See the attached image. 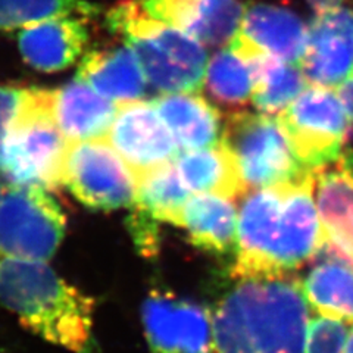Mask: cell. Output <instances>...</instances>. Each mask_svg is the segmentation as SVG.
Instances as JSON below:
<instances>
[{"mask_svg": "<svg viewBox=\"0 0 353 353\" xmlns=\"http://www.w3.org/2000/svg\"><path fill=\"white\" fill-rule=\"evenodd\" d=\"M236 280L212 316L216 353H305L303 285L289 272Z\"/></svg>", "mask_w": 353, "mask_h": 353, "instance_id": "cell-1", "label": "cell"}, {"mask_svg": "<svg viewBox=\"0 0 353 353\" xmlns=\"http://www.w3.org/2000/svg\"><path fill=\"white\" fill-rule=\"evenodd\" d=\"M0 305L48 343L93 353L94 299L48 262L0 256Z\"/></svg>", "mask_w": 353, "mask_h": 353, "instance_id": "cell-2", "label": "cell"}, {"mask_svg": "<svg viewBox=\"0 0 353 353\" xmlns=\"http://www.w3.org/2000/svg\"><path fill=\"white\" fill-rule=\"evenodd\" d=\"M109 28L123 36L137 54L146 80L162 93L201 90L206 74L202 43L170 24L145 0H124L108 10Z\"/></svg>", "mask_w": 353, "mask_h": 353, "instance_id": "cell-3", "label": "cell"}, {"mask_svg": "<svg viewBox=\"0 0 353 353\" xmlns=\"http://www.w3.org/2000/svg\"><path fill=\"white\" fill-rule=\"evenodd\" d=\"M68 145L54 118L53 90L31 87L24 109L5 139L0 176L12 185L57 190L62 185Z\"/></svg>", "mask_w": 353, "mask_h": 353, "instance_id": "cell-4", "label": "cell"}, {"mask_svg": "<svg viewBox=\"0 0 353 353\" xmlns=\"http://www.w3.org/2000/svg\"><path fill=\"white\" fill-rule=\"evenodd\" d=\"M221 141L236 157L248 190L290 183L306 174H316L307 172L297 161L279 117L233 110L224 121Z\"/></svg>", "mask_w": 353, "mask_h": 353, "instance_id": "cell-5", "label": "cell"}, {"mask_svg": "<svg viewBox=\"0 0 353 353\" xmlns=\"http://www.w3.org/2000/svg\"><path fill=\"white\" fill-rule=\"evenodd\" d=\"M279 119L307 172L337 163L353 124L339 93L321 85L306 87Z\"/></svg>", "mask_w": 353, "mask_h": 353, "instance_id": "cell-6", "label": "cell"}, {"mask_svg": "<svg viewBox=\"0 0 353 353\" xmlns=\"http://www.w3.org/2000/svg\"><path fill=\"white\" fill-rule=\"evenodd\" d=\"M66 218L50 192L8 184L0 196V256L49 262L65 237Z\"/></svg>", "mask_w": 353, "mask_h": 353, "instance_id": "cell-7", "label": "cell"}, {"mask_svg": "<svg viewBox=\"0 0 353 353\" xmlns=\"http://www.w3.org/2000/svg\"><path fill=\"white\" fill-rule=\"evenodd\" d=\"M62 185L94 211L132 206L137 193L134 174L106 139L70 143Z\"/></svg>", "mask_w": 353, "mask_h": 353, "instance_id": "cell-8", "label": "cell"}, {"mask_svg": "<svg viewBox=\"0 0 353 353\" xmlns=\"http://www.w3.org/2000/svg\"><path fill=\"white\" fill-rule=\"evenodd\" d=\"M153 353H212V318L206 309L168 292H152L141 307Z\"/></svg>", "mask_w": 353, "mask_h": 353, "instance_id": "cell-9", "label": "cell"}, {"mask_svg": "<svg viewBox=\"0 0 353 353\" xmlns=\"http://www.w3.org/2000/svg\"><path fill=\"white\" fill-rule=\"evenodd\" d=\"M136 180L179 158L180 149L152 102L119 105L106 136Z\"/></svg>", "mask_w": 353, "mask_h": 353, "instance_id": "cell-10", "label": "cell"}, {"mask_svg": "<svg viewBox=\"0 0 353 353\" xmlns=\"http://www.w3.org/2000/svg\"><path fill=\"white\" fill-rule=\"evenodd\" d=\"M307 30L301 62L307 84L337 88L353 72V10L340 6L318 14Z\"/></svg>", "mask_w": 353, "mask_h": 353, "instance_id": "cell-11", "label": "cell"}, {"mask_svg": "<svg viewBox=\"0 0 353 353\" xmlns=\"http://www.w3.org/2000/svg\"><path fill=\"white\" fill-rule=\"evenodd\" d=\"M83 17L62 15L21 28L18 48L30 66L43 72H57L79 59L88 41Z\"/></svg>", "mask_w": 353, "mask_h": 353, "instance_id": "cell-12", "label": "cell"}, {"mask_svg": "<svg viewBox=\"0 0 353 353\" xmlns=\"http://www.w3.org/2000/svg\"><path fill=\"white\" fill-rule=\"evenodd\" d=\"M303 281L309 306L318 314L353 323V253L325 239Z\"/></svg>", "mask_w": 353, "mask_h": 353, "instance_id": "cell-13", "label": "cell"}, {"mask_svg": "<svg viewBox=\"0 0 353 353\" xmlns=\"http://www.w3.org/2000/svg\"><path fill=\"white\" fill-rule=\"evenodd\" d=\"M154 14L201 43L223 46L237 34L243 18L239 0H145Z\"/></svg>", "mask_w": 353, "mask_h": 353, "instance_id": "cell-14", "label": "cell"}, {"mask_svg": "<svg viewBox=\"0 0 353 353\" xmlns=\"http://www.w3.org/2000/svg\"><path fill=\"white\" fill-rule=\"evenodd\" d=\"M307 32L305 22L293 10L277 5L255 3L243 14L237 36L252 48L301 66Z\"/></svg>", "mask_w": 353, "mask_h": 353, "instance_id": "cell-15", "label": "cell"}, {"mask_svg": "<svg viewBox=\"0 0 353 353\" xmlns=\"http://www.w3.org/2000/svg\"><path fill=\"white\" fill-rule=\"evenodd\" d=\"M75 79L117 105L140 101L148 81L137 54L127 43L85 53Z\"/></svg>", "mask_w": 353, "mask_h": 353, "instance_id": "cell-16", "label": "cell"}, {"mask_svg": "<svg viewBox=\"0 0 353 353\" xmlns=\"http://www.w3.org/2000/svg\"><path fill=\"white\" fill-rule=\"evenodd\" d=\"M228 46L250 65L253 79L252 102L261 114L279 117L307 87V80L299 65L252 48L237 34Z\"/></svg>", "mask_w": 353, "mask_h": 353, "instance_id": "cell-17", "label": "cell"}, {"mask_svg": "<svg viewBox=\"0 0 353 353\" xmlns=\"http://www.w3.org/2000/svg\"><path fill=\"white\" fill-rule=\"evenodd\" d=\"M118 108L79 79L53 90L54 118L70 143L106 139Z\"/></svg>", "mask_w": 353, "mask_h": 353, "instance_id": "cell-18", "label": "cell"}, {"mask_svg": "<svg viewBox=\"0 0 353 353\" xmlns=\"http://www.w3.org/2000/svg\"><path fill=\"white\" fill-rule=\"evenodd\" d=\"M180 150L214 146L223 136L219 110L194 93H167L152 101Z\"/></svg>", "mask_w": 353, "mask_h": 353, "instance_id": "cell-19", "label": "cell"}, {"mask_svg": "<svg viewBox=\"0 0 353 353\" xmlns=\"http://www.w3.org/2000/svg\"><path fill=\"white\" fill-rule=\"evenodd\" d=\"M237 208L233 199L196 193L187 201L179 227L184 228L194 246L228 255L237 248Z\"/></svg>", "mask_w": 353, "mask_h": 353, "instance_id": "cell-20", "label": "cell"}, {"mask_svg": "<svg viewBox=\"0 0 353 353\" xmlns=\"http://www.w3.org/2000/svg\"><path fill=\"white\" fill-rule=\"evenodd\" d=\"M175 162L176 171L190 192L233 201L248 192L236 157L221 140L214 146L185 152Z\"/></svg>", "mask_w": 353, "mask_h": 353, "instance_id": "cell-21", "label": "cell"}, {"mask_svg": "<svg viewBox=\"0 0 353 353\" xmlns=\"http://www.w3.org/2000/svg\"><path fill=\"white\" fill-rule=\"evenodd\" d=\"M315 187L325 239L353 253V174L337 162L316 172Z\"/></svg>", "mask_w": 353, "mask_h": 353, "instance_id": "cell-22", "label": "cell"}, {"mask_svg": "<svg viewBox=\"0 0 353 353\" xmlns=\"http://www.w3.org/2000/svg\"><path fill=\"white\" fill-rule=\"evenodd\" d=\"M189 197L190 190L183 183L174 162H170L140 176L132 206L146 212L158 223L179 225Z\"/></svg>", "mask_w": 353, "mask_h": 353, "instance_id": "cell-23", "label": "cell"}, {"mask_svg": "<svg viewBox=\"0 0 353 353\" xmlns=\"http://www.w3.org/2000/svg\"><path fill=\"white\" fill-rule=\"evenodd\" d=\"M211 97L228 108H240L252 97L249 62L230 46L219 50L206 66L205 83Z\"/></svg>", "mask_w": 353, "mask_h": 353, "instance_id": "cell-24", "label": "cell"}, {"mask_svg": "<svg viewBox=\"0 0 353 353\" xmlns=\"http://www.w3.org/2000/svg\"><path fill=\"white\" fill-rule=\"evenodd\" d=\"M97 14L99 8L87 0H0V30L26 28L53 17L93 18Z\"/></svg>", "mask_w": 353, "mask_h": 353, "instance_id": "cell-25", "label": "cell"}, {"mask_svg": "<svg viewBox=\"0 0 353 353\" xmlns=\"http://www.w3.org/2000/svg\"><path fill=\"white\" fill-rule=\"evenodd\" d=\"M347 334L343 319L319 314L309 321L305 353H343Z\"/></svg>", "mask_w": 353, "mask_h": 353, "instance_id": "cell-26", "label": "cell"}, {"mask_svg": "<svg viewBox=\"0 0 353 353\" xmlns=\"http://www.w3.org/2000/svg\"><path fill=\"white\" fill-rule=\"evenodd\" d=\"M30 92L31 87L0 85V154L9 130L15 124L28 101Z\"/></svg>", "mask_w": 353, "mask_h": 353, "instance_id": "cell-27", "label": "cell"}, {"mask_svg": "<svg viewBox=\"0 0 353 353\" xmlns=\"http://www.w3.org/2000/svg\"><path fill=\"white\" fill-rule=\"evenodd\" d=\"M128 230L134 240L136 246L140 249L141 255L153 256L158 250V221L149 216L146 212L140 211L139 208L131 206L128 216Z\"/></svg>", "mask_w": 353, "mask_h": 353, "instance_id": "cell-28", "label": "cell"}, {"mask_svg": "<svg viewBox=\"0 0 353 353\" xmlns=\"http://www.w3.org/2000/svg\"><path fill=\"white\" fill-rule=\"evenodd\" d=\"M337 93L343 102L347 114L353 123V72L347 77V79L337 87Z\"/></svg>", "mask_w": 353, "mask_h": 353, "instance_id": "cell-29", "label": "cell"}, {"mask_svg": "<svg viewBox=\"0 0 353 353\" xmlns=\"http://www.w3.org/2000/svg\"><path fill=\"white\" fill-rule=\"evenodd\" d=\"M345 0H307V3L312 6V9L318 14L328 12V10H333L341 6Z\"/></svg>", "mask_w": 353, "mask_h": 353, "instance_id": "cell-30", "label": "cell"}, {"mask_svg": "<svg viewBox=\"0 0 353 353\" xmlns=\"http://www.w3.org/2000/svg\"><path fill=\"white\" fill-rule=\"evenodd\" d=\"M337 162L341 165V167L353 174V152L352 150H345Z\"/></svg>", "mask_w": 353, "mask_h": 353, "instance_id": "cell-31", "label": "cell"}, {"mask_svg": "<svg viewBox=\"0 0 353 353\" xmlns=\"http://www.w3.org/2000/svg\"><path fill=\"white\" fill-rule=\"evenodd\" d=\"M343 353H353V327L350 328L349 334H347V340H346V346Z\"/></svg>", "mask_w": 353, "mask_h": 353, "instance_id": "cell-32", "label": "cell"}, {"mask_svg": "<svg viewBox=\"0 0 353 353\" xmlns=\"http://www.w3.org/2000/svg\"><path fill=\"white\" fill-rule=\"evenodd\" d=\"M3 189H5V187L2 185V181H0V196H2V192H3Z\"/></svg>", "mask_w": 353, "mask_h": 353, "instance_id": "cell-33", "label": "cell"}, {"mask_svg": "<svg viewBox=\"0 0 353 353\" xmlns=\"http://www.w3.org/2000/svg\"><path fill=\"white\" fill-rule=\"evenodd\" d=\"M0 353H9V352H6L5 349H2V347H0Z\"/></svg>", "mask_w": 353, "mask_h": 353, "instance_id": "cell-34", "label": "cell"}]
</instances>
